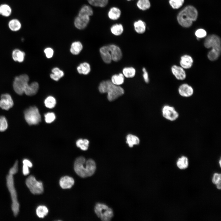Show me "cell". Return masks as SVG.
I'll return each instance as SVG.
<instances>
[{"label":"cell","instance_id":"b9f144b4","mask_svg":"<svg viewBox=\"0 0 221 221\" xmlns=\"http://www.w3.org/2000/svg\"><path fill=\"white\" fill-rule=\"evenodd\" d=\"M45 120L46 122L50 123L53 122L55 119V114L52 112H49L45 115Z\"/></svg>","mask_w":221,"mask_h":221},{"label":"cell","instance_id":"7a4b0ae2","mask_svg":"<svg viewBox=\"0 0 221 221\" xmlns=\"http://www.w3.org/2000/svg\"><path fill=\"white\" fill-rule=\"evenodd\" d=\"M99 90L101 93H107V99L110 101L122 95L124 92L122 87L114 84L110 80L101 82L99 85Z\"/></svg>","mask_w":221,"mask_h":221},{"label":"cell","instance_id":"816d5d0a","mask_svg":"<svg viewBox=\"0 0 221 221\" xmlns=\"http://www.w3.org/2000/svg\"><path fill=\"white\" fill-rule=\"evenodd\" d=\"M219 164H220L219 165H220V166H221V159H220V161H219Z\"/></svg>","mask_w":221,"mask_h":221},{"label":"cell","instance_id":"5b68a950","mask_svg":"<svg viewBox=\"0 0 221 221\" xmlns=\"http://www.w3.org/2000/svg\"><path fill=\"white\" fill-rule=\"evenodd\" d=\"M94 210L97 216L103 221H109L113 216L112 210L103 204H97L95 207Z\"/></svg>","mask_w":221,"mask_h":221},{"label":"cell","instance_id":"603a6c76","mask_svg":"<svg viewBox=\"0 0 221 221\" xmlns=\"http://www.w3.org/2000/svg\"><path fill=\"white\" fill-rule=\"evenodd\" d=\"M25 55V53L24 52L17 49L14 50L12 53V57L13 60L19 62L23 61Z\"/></svg>","mask_w":221,"mask_h":221},{"label":"cell","instance_id":"60d3db41","mask_svg":"<svg viewBox=\"0 0 221 221\" xmlns=\"http://www.w3.org/2000/svg\"><path fill=\"white\" fill-rule=\"evenodd\" d=\"M7 127L8 123L6 118L4 116H0V131H4Z\"/></svg>","mask_w":221,"mask_h":221},{"label":"cell","instance_id":"4fadbf2b","mask_svg":"<svg viewBox=\"0 0 221 221\" xmlns=\"http://www.w3.org/2000/svg\"><path fill=\"white\" fill-rule=\"evenodd\" d=\"M108 45L112 60L115 62L120 60L122 57V53L119 47L114 44Z\"/></svg>","mask_w":221,"mask_h":221},{"label":"cell","instance_id":"1f68e13d","mask_svg":"<svg viewBox=\"0 0 221 221\" xmlns=\"http://www.w3.org/2000/svg\"><path fill=\"white\" fill-rule=\"evenodd\" d=\"M136 70L133 67H125L122 70V74L126 78H132L135 75Z\"/></svg>","mask_w":221,"mask_h":221},{"label":"cell","instance_id":"ac0fdd59","mask_svg":"<svg viewBox=\"0 0 221 221\" xmlns=\"http://www.w3.org/2000/svg\"><path fill=\"white\" fill-rule=\"evenodd\" d=\"M193 62V59L191 56L185 54L181 57L180 64L184 69H189L192 67Z\"/></svg>","mask_w":221,"mask_h":221},{"label":"cell","instance_id":"2e32d148","mask_svg":"<svg viewBox=\"0 0 221 221\" xmlns=\"http://www.w3.org/2000/svg\"><path fill=\"white\" fill-rule=\"evenodd\" d=\"M99 52L103 61L107 64L110 63L112 60L108 45L104 46L101 47L99 49Z\"/></svg>","mask_w":221,"mask_h":221},{"label":"cell","instance_id":"7dc6e473","mask_svg":"<svg viewBox=\"0 0 221 221\" xmlns=\"http://www.w3.org/2000/svg\"><path fill=\"white\" fill-rule=\"evenodd\" d=\"M142 70L143 72V76L144 80L146 83H148L149 80L148 72L145 68H143Z\"/></svg>","mask_w":221,"mask_h":221},{"label":"cell","instance_id":"30bf717a","mask_svg":"<svg viewBox=\"0 0 221 221\" xmlns=\"http://www.w3.org/2000/svg\"><path fill=\"white\" fill-rule=\"evenodd\" d=\"M204 45L205 47L207 48L213 47L221 46V39L219 36L216 35H210L205 39Z\"/></svg>","mask_w":221,"mask_h":221},{"label":"cell","instance_id":"e575fe53","mask_svg":"<svg viewBox=\"0 0 221 221\" xmlns=\"http://www.w3.org/2000/svg\"><path fill=\"white\" fill-rule=\"evenodd\" d=\"M93 14V11L92 8L88 5H85L81 8L79 11L78 15H86L90 16Z\"/></svg>","mask_w":221,"mask_h":221},{"label":"cell","instance_id":"8fae6325","mask_svg":"<svg viewBox=\"0 0 221 221\" xmlns=\"http://www.w3.org/2000/svg\"><path fill=\"white\" fill-rule=\"evenodd\" d=\"M13 105V100L9 94H4L1 95L0 100V107L1 108L8 110L11 108Z\"/></svg>","mask_w":221,"mask_h":221},{"label":"cell","instance_id":"74e56055","mask_svg":"<svg viewBox=\"0 0 221 221\" xmlns=\"http://www.w3.org/2000/svg\"><path fill=\"white\" fill-rule=\"evenodd\" d=\"M89 143V141L86 139H79L76 142L77 146L83 150H86L88 149Z\"/></svg>","mask_w":221,"mask_h":221},{"label":"cell","instance_id":"f546056e","mask_svg":"<svg viewBox=\"0 0 221 221\" xmlns=\"http://www.w3.org/2000/svg\"><path fill=\"white\" fill-rule=\"evenodd\" d=\"M123 27L121 24H116L113 25L110 28L111 33L114 35L119 36L123 32Z\"/></svg>","mask_w":221,"mask_h":221},{"label":"cell","instance_id":"d590c367","mask_svg":"<svg viewBox=\"0 0 221 221\" xmlns=\"http://www.w3.org/2000/svg\"><path fill=\"white\" fill-rule=\"evenodd\" d=\"M91 5L96 7H103L107 4L108 0H87Z\"/></svg>","mask_w":221,"mask_h":221},{"label":"cell","instance_id":"f907efd6","mask_svg":"<svg viewBox=\"0 0 221 221\" xmlns=\"http://www.w3.org/2000/svg\"><path fill=\"white\" fill-rule=\"evenodd\" d=\"M221 181L219 182L216 184L217 188L219 189H221Z\"/></svg>","mask_w":221,"mask_h":221},{"label":"cell","instance_id":"d6a6232c","mask_svg":"<svg viewBox=\"0 0 221 221\" xmlns=\"http://www.w3.org/2000/svg\"><path fill=\"white\" fill-rule=\"evenodd\" d=\"M137 6L140 10H145L150 8L151 4L149 0H138L137 3Z\"/></svg>","mask_w":221,"mask_h":221},{"label":"cell","instance_id":"f1b7e54d","mask_svg":"<svg viewBox=\"0 0 221 221\" xmlns=\"http://www.w3.org/2000/svg\"><path fill=\"white\" fill-rule=\"evenodd\" d=\"M52 73L50 75V77L53 80L57 81L64 76L63 72L57 68H55L52 70Z\"/></svg>","mask_w":221,"mask_h":221},{"label":"cell","instance_id":"9c48e42d","mask_svg":"<svg viewBox=\"0 0 221 221\" xmlns=\"http://www.w3.org/2000/svg\"><path fill=\"white\" fill-rule=\"evenodd\" d=\"M162 111L163 117L170 121H174L179 117V114L175 108L168 105L164 106Z\"/></svg>","mask_w":221,"mask_h":221},{"label":"cell","instance_id":"5bb4252c","mask_svg":"<svg viewBox=\"0 0 221 221\" xmlns=\"http://www.w3.org/2000/svg\"><path fill=\"white\" fill-rule=\"evenodd\" d=\"M171 71L176 78L179 80H184L186 74L184 69L181 66L174 65L171 67Z\"/></svg>","mask_w":221,"mask_h":221},{"label":"cell","instance_id":"bcb514c9","mask_svg":"<svg viewBox=\"0 0 221 221\" xmlns=\"http://www.w3.org/2000/svg\"><path fill=\"white\" fill-rule=\"evenodd\" d=\"M221 174L215 173L213 176L212 181L213 184H216L219 182H221Z\"/></svg>","mask_w":221,"mask_h":221},{"label":"cell","instance_id":"ee69618b","mask_svg":"<svg viewBox=\"0 0 221 221\" xmlns=\"http://www.w3.org/2000/svg\"><path fill=\"white\" fill-rule=\"evenodd\" d=\"M18 170V162L17 161L13 166L10 170L9 174L13 175L17 173Z\"/></svg>","mask_w":221,"mask_h":221},{"label":"cell","instance_id":"52a82bcc","mask_svg":"<svg viewBox=\"0 0 221 221\" xmlns=\"http://www.w3.org/2000/svg\"><path fill=\"white\" fill-rule=\"evenodd\" d=\"M29 80V76L25 74L16 76L13 83V89L16 93L19 95L24 93L25 88L28 83Z\"/></svg>","mask_w":221,"mask_h":221},{"label":"cell","instance_id":"6da1fadb","mask_svg":"<svg viewBox=\"0 0 221 221\" xmlns=\"http://www.w3.org/2000/svg\"><path fill=\"white\" fill-rule=\"evenodd\" d=\"M96 169L95 161L92 159L86 160L84 157H79L76 160L74 164V169L76 174L82 177L92 176Z\"/></svg>","mask_w":221,"mask_h":221},{"label":"cell","instance_id":"277c9868","mask_svg":"<svg viewBox=\"0 0 221 221\" xmlns=\"http://www.w3.org/2000/svg\"><path fill=\"white\" fill-rule=\"evenodd\" d=\"M6 184L12 200V209L14 215L16 216L19 212L20 205L17 200V193L14 186L13 175L9 174L7 176Z\"/></svg>","mask_w":221,"mask_h":221},{"label":"cell","instance_id":"3957f363","mask_svg":"<svg viewBox=\"0 0 221 221\" xmlns=\"http://www.w3.org/2000/svg\"><path fill=\"white\" fill-rule=\"evenodd\" d=\"M198 14V11L195 7L188 6L179 12L177 16V20L181 26L188 28L192 25L193 21L196 20Z\"/></svg>","mask_w":221,"mask_h":221},{"label":"cell","instance_id":"7402d4cb","mask_svg":"<svg viewBox=\"0 0 221 221\" xmlns=\"http://www.w3.org/2000/svg\"><path fill=\"white\" fill-rule=\"evenodd\" d=\"M121 13V10L118 8L113 7L109 11L108 16L110 19L115 20L118 19L120 17Z\"/></svg>","mask_w":221,"mask_h":221},{"label":"cell","instance_id":"f35d334b","mask_svg":"<svg viewBox=\"0 0 221 221\" xmlns=\"http://www.w3.org/2000/svg\"><path fill=\"white\" fill-rule=\"evenodd\" d=\"M44 103L47 107L52 108L55 106L56 101L54 97L52 96H49L45 99Z\"/></svg>","mask_w":221,"mask_h":221},{"label":"cell","instance_id":"7c38bea8","mask_svg":"<svg viewBox=\"0 0 221 221\" xmlns=\"http://www.w3.org/2000/svg\"><path fill=\"white\" fill-rule=\"evenodd\" d=\"M90 20L89 16L87 15H78L74 21L75 26L78 29H82L87 25Z\"/></svg>","mask_w":221,"mask_h":221},{"label":"cell","instance_id":"836d02e7","mask_svg":"<svg viewBox=\"0 0 221 221\" xmlns=\"http://www.w3.org/2000/svg\"><path fill=\"white\" fill-rule=\"evenodd\" d=\"M177 165L180 169H184L186 168L188 165V158L184 156H182L179 158L177 161Z\"/></svg>","mask_w":221,"mask_h":221},{"label":"cell","instance_id":"f6af8a7d","mask_svg":"<svg viewBox=\"0 0 221 221\" xmlns=\"http://www.w3.org/2000/svg\"><path fill=\"white\" fill-rule=\"evenodd\" d=\"M44 52L47 58H51L53 54L54 51L51 48H47L44 50Z\"/></svg>","mask_w":221,"mask_h":221},{"label":"cell","instance_id":"ba28073f","mask_svg":"<svg viewBox=\"0 0 221 221\" xmlns=\"http://www.w3.org/2000/svg\"><path fill=\"white\" fill-rule=\"evenodd\" d=\"M25 183L30 192L33 194H40L43 192L44 188L42 182L37 181L32 175L28 177Z\"/></svg>","mask_w":221,"mask_h":221},{"label":"cell","instance_id":"ab89813d","mask_svg":"<svg viewBox=\"0 0 221 221\" xmlns=\"http://www.w3.org/2000/svg\"><path fill=\"white\" fill-rule=\"evenodd\" d=\"M184 0H169V3L174 9H177L183 5Z\"/></svg>","mask_w":221,"mask_h":221},{"label":"cell","instance_id":"8992f818","mask_svg":"<svg viewBox=\"0 0 221 221\" xmlns=\"http://www.w3.org/2000/svg\"><path fill=\"white\" fill-rule=\"evenodd\" d=\"M25 119L29 125H36L41 120L38 109L36 107H30L24 112Z\"/></svg>","mask_w":221,"mask_h":221},{"label":"cell","instance_id":"ffe728a7","mask_svg":"<svg viewBox=\"0 0 221 221\" xmlns=\"http://www.w3.org/2000/svg\"><path fill=\"white\" fill-rule=\"evenodd\" d=\"M221 52V46L212 47L207 55L208 59L211 61H213L217 60L220 56Z\"/></svg>","mask_w":221,"mask_h":221},{"label":"cell","instance_id":"cb8c5ba5","mask_svg":"<svg viewBox=\"0 0 221 221\" xmlns=\"http://www.w3.org/2000/svg\"><path fill=\"white\" fill-rule=\"evenodd\" d=\"M8 27L11 31L16 32L19 30L21 28V25L20 21L17 19L11 20L8 24Z\"/></svg>","mask_w":221,"mask_h":221},{"label":"cell","instance_id":"44dd1931","mask_svg":"<svg viewBox=\"0 0 221 221\" xmlns=\"http://www.w3.org/2000/svg\"><path fill=\"white\" fill-rule=\"evenodd\" d=\"M134 26L135 31L138 34H142L145 31L146 25L142 20H139L135 21Z\"/></svg>","mask_w":221,"mask_h":221},{"label":"cell","instance_id":"4dcf8cb0","mask_svg":"<svg viewBox=\"0 0 221 221\" xmlns=\"http://www.w3.org/2000/svg\"><path fill=\"white\" fill-rule=\"evenodd\" d=\"M126 143L130 147H132L134 145L139 144L140 141L139 138L135 135L130 134L126 137Z\"/></svg>","mask_w":221,"mask_h":221},{"label":"cell","instance_id":"83f0119b","mask_svg":"<svg viewBox=\"0 0 221 221\" xmlns=\"http://www.w3.org/2000/svg\"><path fill=\"white\" fill-rule=\"evenodd\" d=\"M77 70L79 74L87 75L90 71V66L89 64L87 62L83 63L77 67Z\"/></svg>","mask_w":221,"mask_h":221},{"label":"cell","instance_id":"681fc988","mask_svg":"<svg viewBox=\"0 0 221 221\" xmlns=\"http://www.w3.org/2000/svg\"><path fill=\"white\" fill-rule=\"evenodd\" d=\"M23 164H25L28 166L29 167H32L33 165L32 163L29 160L24 159L23 161Z\"/></svg>","mask_w":221,"mask_h":221},{"label":"cell","instance_id":"4316f807","mask_svg":"<svg viewBox=\"0 0 221 221\" xmlns=\"http://www.w3.org/2000/svg\"><path fill=\"white\" fill-rule=\"evenodd\" d=\"M83 48V45L79 41L73 42L71 45L70 52L74 55L78 54Z\"/></svg>","mask_w":221,"mask_h":221},{"label":"cell","instance_id":"c3c4849f","mask_svg":"<svg viewBox=\"0 0 221 221\" xmlns=\"http://www.w3.org/2000/svg\"><path fill=\"white\" fill-rule=\"evenodd\" d=\"M29 167L27 165L23 164V173L24 175L26 176L29 173Z\"/></svg>","mask_w":221,"mask_h":221},{"label":"cell","instance_id":"484cf974","mask_svg":"<svg viewBox=\"0 0 221 221\" xmlns=\"http://www.w3.org/2000/svg\"><path fill=\"white\" fill-rule=\"evenodd\" d=\"M12 9L10 6L6 4L0 5V14L5 17H8L12 13Z\"/></svg>","mask_w":221,"mask_h":221},{"label":"cell","instance_id":"9a60e30c","mask_svg":"<svg viewBox=\"0 0 221 221\" xmlns=\"http://www.w3.org/2000/svg\"><path fill=\"white\" fill-rule=\"evenodd\" d=\"M180 95L183 97H188L191 96L193 93V89L190 86L186 83L180 85L178 88Z\"/></svg>","mask_w":221,"mask_h":221},{"label":"cell","instance_id":"7bdbcfd3","mask_svg":"<svg viewBox=\"0 0 221 221\" xmlns=\"http://www.w3.org/2000/svg\"><path fill=\"white\" fill-rule=\"evenodd\" d=\"M195 34L197 38H201L204 37L206 36L207 32L204 29H200L196 30Z\"/></svg>","mask_w":221,"mask_h":221},{"label":"cell","instance_id":"d4e9b609","mask_svg":"<svg viewBox=\"0 0 221 221\" xmlns=\"http://www.w3.org/2000/svg\"><path fill=\"white\" fill-rule=\"evenodd\" d=\"M110 80L114 84L120 86L124 82V76L123 74L121 73L115 74L112 76Z\"/></svg>","mask_w":221,"mask_h":221},{"label":"cell","instance_id":"8d00e7d4","mask_svg":"<svg viewBox=\"0 0 221 221\" xmlns=\"http://www.w3.org/2000/svg\"><path fill=\"white\" fill-rule=\"evenodd\" d=\"M36 212L37 215L39 217L43 218L48 213V210L45 206L41 205L37 207Z\"/></svg>","mask_w":221,"mask_h":221},{"label":"cell","instance_id":"d6986e66","mask_svg":"<svg viewBox=\"0 0 221 221\" xmlns=\"http://www.w3.org/2000/svg\"><path fill=\"white\" fill-rule=\"evenodd\" d=\"M74 181L73 179L68 176L61 177L59 181L60 186L63 189L71 188L74 185Z\"/></svg>","mask_w":221,"mask_h":221},{"label":"cell","instance_id":"f5cc1de1","mask_svg":"<svg viewBox=\"0 0 221 221\" xmlns=\"http://www.w3.org/2000/svg\"><path fill=\"white\" fill-rule=\"evenodd\" d=\"M127 0V1H130L132 0Z\"/></svg>","mask_w":221,"mask_h":221},{"label":"cell","instance_id":"e0dca14e","mask_svg":"<svg viewBox=\"0 0 221 221\" xmlns=\"http://www.w3.org/2000/svg\"><path fill=\"white\" fill-rule=\"evenodd\" d=\"M39 84L37 82H33L30 84L28 83L25 86L24 93L28 96L35 95L39 89Z\"/></svg>","mask_w":221,"mask_h":221}]
</instances>
